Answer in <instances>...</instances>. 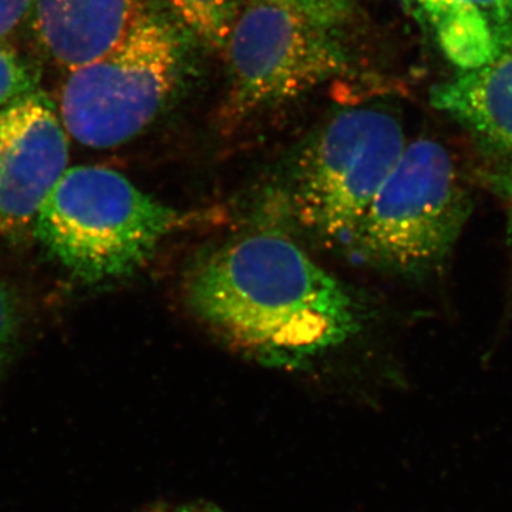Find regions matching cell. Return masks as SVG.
I'll list each match as a JSON object with an SVG mask.
<instances>
[{
  "label": "cell",
  "mask_w": 512,
  "mask_h": 512,
  "mask_svg": "<svg viewBox=\"0 0 512 512\" xmlns=\"http://www.w3.org/2000/svg\"><path fill=\"white\" fill-rule=\"evenodd\" d=\"M187 303L232 349L272 369H308L362 329V312L339 279L274 234L224 245L197 265Z\"/></svg>",
  "instance_id": "obj_1"
},
{
  "label": "cell",
  "mask_w": 512,
  "mask_h": 512,
  "mask_svg": "<svg viewBox=\"0 0 512 512\" xmlns=\"http://www.w3.org/2000/svg\"><path fill=\"white\" fill-rule=\"evenodd\" d=\"M188 220L119 171L76 165L43 202L33 235L74 278L96 285L136 274Z\"/></svg>",
  "instance_id": "obj_2"
},
{
  "label": "cell",
  "mask_w": 512,
  "mask_h": 512,
  "mask_svg": "<svg viewBox=\"0 0 512 512\" xmlns=\"http://www.w3.org/2000/svg\"><path fill=\"white\" fill-rule=\"evenodd\" d=\"M473 211V195L447 147L419 138L404 148L357 228L363 259L421 278L447 261Z\"/></svg>",
  "instance_id": "obj_3"
},
{
  "label": "cell",
  "mask_w": 512,
  "mask_h": 512,
  "mask_svg": "<svg viewBox=\"0 0 512 512\" xmlns=\"http://www.w3.org/2000/svg\"><path fill=\"white\" fill-rule=\"evenodd\" d=\"M180 64L173 30L147 12L107 55L70 70L59 99L67 134L100 150L133 140L170 99Z\"/></svg>",
  "instance_id": "obj_4"
},
{
  "label": "cell",
  "mask_w": 512,
  "mask_h": 512,
  "mask_svg": "<svg viewBox=\"0 0 512 512\" xmlns=\"http://www.w3.org/2000/svg\"><path fill=\"white\" fill-rule=\"evenodd\" d=\"M404 148L402 124L389 111L338 114L293 165L289 198L296 218L319 238L353 239Z\"/></svg>",
  "instance_id": "obj_5"
},
{
  "label": "cell",
  "mask_w": 512,
  "mask_h": 512,
  "mask_svg": "<svg viewBox=\"0 0 512 512\" xmlns=\"http://www.w3.org/2000/svg\"><path fill=\"white\" fill-rule=\"evenodd\" d=\"M332 32L281 0H241L229 36L225 116L241 120L329 82L346 70Z\"/></svg>",
  "instance_id": "obj_6"
},
{
  "label": "cell",
  "mask_w": 512,
  "mask_h": 512,
  "mask_svg": "<svg viewBox=\"0 0 512 512\" xmlns=\"http://www.w3.org/2000/svg\"><path fill=\"white\" fill-rule=\"evenodd\" d=\"M67 164V131L45 93L36 90L0 109V237L19 244L33 234Z\"/></svg>",
  "instance_id": "obj_7"
},
{
  "label": "cell",
  "mask_w": 512,
  "mask_h": 512,
  "mask_svg": "<svg viewBox=\"0 0 512 512\" xmlns=\"http://www.w3.org/2000/svg\"><path fill=\"white\" fill-rule=\"evenodd\" d=\"M30 10L40 45L69 72L107 55L148 12L141 0H33Z\"/></svg>",
  "instance_id": "obj_8"
},
{
  "label": "cell",
  "mask_w": 512,
  "mask_h": 512,
  "mask_svg": "<svg viewBox=\"0 0 512 512\" xmlns=\"http://www.w3.org/2000/svg\"><path fill=\"white\" fill-rule=\"evenodd\" d=\"M431 104L484 146L512 154V36L487 62L434 87Z\"/></svg>",
  "instance_id": "obj_9"
},
{
  "label": "cell",
  "mask_w": 512,
  "mask_h": 512,
  "mask_svg": "<svg viewBox=\"0 0 512 512\" xmlns=\"http://www.w3.org/2000/svg\"><path fill=\"white\" fill-rule=\"evenodd\" d=\"M429 25L448 59L471 69L512 36V0H436Z\"/></svg>",
  "instance_id": "obj_10"
},
{
  "label": "cell",
  "mask_w": 512,
  "mask_h": 512,
  "mask_svg": "<svg viewBox=\"0 0 512 512\" xmlns=\"http://www.w3.org/2000/svg\"><path fill=\"white\" fill-rule=\"evenodd\" d=\"M170 3L205 45L225 52L241 0H170Z\"/></svg>",
  "instance_id": "obj_11"
},
{
  "label": "cell",
  "mask_w": 512,
  "mask_h": 512,
  "mask_svg": "<svg viewBox=\"0 0 512 512\" xmlns=\"http://www.w3.org/2000/svg\"><path fill=\"white\" fill-rule=\"evenodd\" d=\"M35 70L12 47L0 43V109L36 92Z\"/></svg>",
  "instance_id": "obj_12"
},
{
  "label": "cell",
  "mask_w": 512,
  "mask_h": 512,
  "mask_svg": "<svg viewBox=\"0 0 512 512\" xmlns=\"http://www.w3.org/2000/svg\"><path fill=\"white\" fill-rule=\"evenodd\" d=\"M322 28H340L352 15L355 0H281Z\"/></svg>",
  "instance_id": "obj_13"
},
{
  "label": "cell",
  "mask_w": 512,
  "mask_h": 512,
  "mask_svg": "<svg viewBox=\"0 0 512 512\" xmlns=\"http://www.w3.org/2000/svg\"><path fill=\"white\" fill-rule=\"evenodd\" d=\"M18 299L8 286L0 284V370L9 357L19 332Z\"/></svg>",
  "instance_id": "obj_14"
},
{
  "label": "cell",
  "mask_w": 512,
  "mask_h": 512,
  "mask_svg": "<svg viewBox=\"0 0 512 512\" xmlns=\"http://www.w3.org/2000/svg\"><path fill=\"white\" fill-rule=\"evenodd\" d=\"M33 0H0V40L18 28L32 9Z\"/></svg>",
  "instance_id": "obj_15"
},
{
  "label": "cell",
  "mask_w": 512,
  "mask_h": 512,
  "mask_svg": "<svg viewBox=\"0 0 512 512\" xmlns=\"http://www.w3.org/2000/svg\"><path fill=\"white\" fill-rule=\"evenodd\" d=\"M495 191L503 198L508 214V242L512 251V161L493 175Z\"/></svg>",
  "instance_id": "obj_16"
},
{
  "label": "cell",
  "mask_w": 512,
  "mask_h": 512,
  "mask_svg": "<svg viewBox=\"0 0 512 512\" xmlns=\"http://www.w3.org/2000/svg\"><path fill=\"white\" fill-rule=\"evenodd\" d=\"M148 512H225L218 505L207 501H187V503L165 504Z\"/></svg>",
  "instance_id": "obj_17"
},
{
  "label": "cell",
  "mask_w": 512,
  "mask_h": 512,
  "mask_svg": "<svg viewBox=\"0 0 512 512\" xmlns=\"http://www.w3.org/2000/svg\"><path fill=\"white\" fill-rule=\"evenodd\" d=\"M404 2H406L414 12L420 13L423 20H426L427 23L430 22L434 8H436V0H404Z\"/></svg>",
  "instance_id": "obj_18"
}]
</instances>
